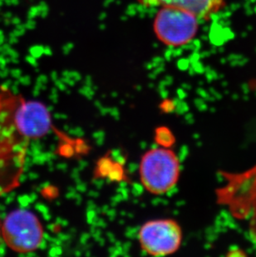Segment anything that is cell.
<instances>
[{
  "mask_svg": "<svg viewBox=\"0 0 256 257\" xmlns=\"http://www.w3.org/2000/svg\"><path fill=\"white\" fill-rule=\"evenodd\" d=\"M148 8L174 6L188 10L200 20H208L222 10L225 0H137Z\"/></svg>",
  "mask_w": 256,
  "mask_h": 257,
  "instance_id": "obj_6",
  "label": "cell"
},
{
  "mask_svg": "<svg viewBox=\"0 0 256 257\" xmlns=\"http://www.w3.org/2000/svg\"><path fill=\"white\" fill-rule=\"evenodd\" d=\"M0 236H1V222H0Z\"/></svg>",
  "mask_w": 256,
  "mask_h": 257,
  "instance_id": "obj_10",
  "label": "cell"
},
{
  "mask_svg": "<svg viewBox=\"0 0 256 257\" xmlns=\"http://www.w3.org/2000/svg\"><path fill=\"white\" fill-rule=\"evenodd\" d=\"M143 251L153 256H165L177 252L182 242V230L172 219H156L146 222L138 232Z\"/></svg>",
  "mask_w": 256,
  "mask_h": 257,
  "instance_id": "obj_4",
  "label": "cell"
},
{
  "mask_svg": "<svg viewBox=\"0 0 256 257\" xmlns=\"http://www.w3.org/2000/svg\"><path fill=\"white\" fill-rule=\"evenodd\" d=\"M199 19L188 10L162 6L155 16L154 33L159 41L169 47L184 46L192 41L199 29Z\"/></svg>",
  "mask_w": 256,
  "mask_h": 257,
  "instance_id": "obj_2",
  "label": "cell"
},
{
  "mask_svg": "<svg viewBox=\"0 0 256 257\" xmlns=\"http://www.w3.org/2000/svg\"><path fill=\"white\" fill-rule=\"evenodd\" d=\"M19 98L14 97L9 92L0 93V117L7 114L8 111L12 109L17 103Z\"/></svg>",
  "mask_w": 256,
  "mask_h": 257,
  "instance_id": "obj_7",
  "label": "cell"
},
{
  "mask_svg": "<svg viewBox=\"0 0 256 257\" xmlns=\"http://www.w3.org/2000/svg\"><path fill=\"white\" fill-rule=\"evenodd\" d=\"M156 140L160 146L170 148L172 143H174L175 139L172 132L165 127H161L156 132Z\"/></svg>",
  "mask_w": 256,
  "mask_h": 257,
  "instance_id": "obj_8",
  "label": "cell"
},
{
  "mask_svg": "<svg viewBox=\"0 0 256 257\" xmlns=\"http://www.w3.org/2000/svg\"><path fill=\"white\" fill-rule=\"evenodd\" d=\"M11 121L15 130L26 139H40L51 127V117L44 104L19 98L13 110Z\"/></svg>",
  "mask_w": 256,
  "mask_h": 257,
  "instance_id": "obj_5",
  "label": "cell"
},
{
  "mask_svg": "<svg viewBox=\"0 0 256 257\" xmlns=\"http://www.w3.org/2000/svg\"><path fill=\"white\" fill-rule=\"evenodd\" d=\"M1 235L13 250L30 252L41 245L44 229L34 212L16 210L10 212L1 223Z\"/></svg>",
  "mask_w": 256,
  "mask_h": 257,
  "instance_id": "obj_3",
  "label": "cell"
},
{
  "mask_svg": "<svg viewBox=\"0 0 256 257\" xmlns=\"http://www.w3.org/2000/svg\"><path fill=\"white\" fill-rule=\"evenodd\" d=\"M249 232L252 240L256 244V192L250 203L249 217Z\"/></svg>",
  "mask_w": 256,
  "mask_h": 257,
  "instance_id": "obj_9",
  "label": "cell"
},
{
  "mask_svg": "<svg viewBox=\"0 0 256 257\" xmlns=\"http://www.w3.org/2000/svg\"><path fill=\"white\" fill-rule=\"evenodd\" d=\"M142 184L152 194L162 195L173 189L181 175V163L177 154L160 146L148 151L139 165Z\"/></svg>",
  "mask_w": 256,
  "mask_h": 257,
  "instance_id": "obj_1",
  "label": "cell"
}]
</instances>
